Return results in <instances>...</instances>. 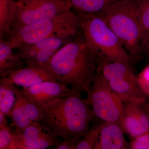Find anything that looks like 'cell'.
Here are the masks:
<instances>
[{
    "label": "cell",
    "instance_id": "obj_1",
    "mask_svg": "<svg viewBox=\"0 0 149 149\" xmlns=\"http://www.w3.org/2000/svg\"><path fill=\"white\" fill-rule=\"evenodd\" d=\"M74 90L69 95L59 98L43 109L40 124L52 135L77 144L89 130L94 114L88 99Z\"/></svg>",
    "mask_w": 149,
    "mask_h": 149
},
{
    "label": "cell",
    "instance_id": "obj_2",
    "mask_svg": "<svg viewBox=\"0 0 149 149\" xmlns=\"http://www.w3.org/2000/svg\"><path fill=\"white\" fill-rule=\"evenodd\" d=\"M44 65L58 82L88 94L97 73V61L82 34L63 46Z\"/></svg>",
    "mask_w": 149,
    "mask_h": 149
},
{
    "label": "cell",
    "instance_id": "obj_3",
    "mask_svg": "<svg viewBox=\"0 0 149 149\" xmlns=\"http://www.w3.org/2000/svg\"><path fill=\"white\" fill-rule=\"evenodd\" d=\"M105 22L120 40L131 61L142 58V29L136 0H120L95 13Z\"/></svg>",
    "mask_w": 149,
    "mask_h": 149
},
{
    "label": "cell",
    "instance_id": "obj_4",
    "mask_svg": "<svg viewBox=\"0 0 149 149\" xmlns=\"http://www.w3.org/2000/svg\"><path fill=\"white\" fill-rule=\"evenodd\" d=\"M78 13L82 35L97 64L116 61L131 64L122 43L102 19L95 14Z\"/></svg>",
    "mask_w": 149,
    "mask_h": 149
},
{
    "label": "cell",
    "instance_id": "obj_5",
    "mask_svg": "<svg viewBox=\"0 0 149 149\" xmlns=\"http://www.w3.org/2000/svg\"><path fill=\"white\" fill-rule=\"evenodd\" d=\"M79 14L71 10L32 24L12 29L7 40L13 49L49 38H68L79 34Z\"/></svg>",
    "mask_w": 149,
    "mask_h": 149
},
{
    "label": "cell",
    "instance_id": "obj_6",
    "mask_svg": "<svg viewBox=\"0 0 149 149\" xmlns=\"http://www.w3.org/2000/svg\"><path fill=\"white\" fill-rule=\"evenodd\" d=\"M101 73L113 91L123 102L142 105L148 100L139 85L131 64L120 61L97 65Z\"/></svg>",
    "mask_w": 149,
    "mask_h": 149
},
{
    "label": "cell",
    "instance_id": "obj_7",
    "mask_svg": "<svg viewBox=\"0 0 149 149\" xmlns=\"http://www.w3.org/2000/svg\"><path fill=\"white\" fill-rule=\"evenodd\" d=\"M87 99L94 117L102 122L119 123L124 110V103L113 91L101 73L97 70Z\"/></svg>",
    "mask_w": 149,
    "mask_h": 149
},
{
    "label": "cell",
    "instance_id": "obj_8",
    "mask_svg": "<svg viewBox=\"0 0 149 149\" xmlns=\"http://www.w3.org/2000/svg\"><path fill=\"white\" fill-rule=\"evenodd\" d=\"M11 29L52 18L72 10L67 0H19Z\"/></svg>",
    "mask_w": 149,
    "mask_h": 149
},
{
    "label": "cell",
    "instance_id": "obj_9",
    "mask_svg": "<svg viewBox=\"0 0 149 149\" xmlns=\"http://www.w3.org/2000/svg\"><path fill=\"white\" fill-rule=\"evenodd\" d=\"M16 101L12 111V125L22 130L29 125L40 123L44 117L42 107L30 101L22 93L21 89L14 86Z\"/></svg>",
    "mask_w": 149,
    "mask_h": 149
},
{
    "label": "cell",
    "instance_id": "obj_10",
    "mask_svg": "<svg viewBox=\"0 0 149 149\" xmlns=\"http://www.w3.org/2000/svg\"><path fill=\"white\" fill-rule=\"evenodd\" d=\"M21 91L30 101L44 109L54 100L69 95L74 89L60 82L47 81L22 88Z\"/></svg>",
    "mask_w": 149,
    "mask_h": 149
},
{
    "label": "cell",
    "instance_id": "obj_11",
    "mask_svg": "<svg viewBox=\"0 0 149 149\" xmlns=\"http://www.w3.org/2000/svg\"><path fill=\"white\" fill-rule=\"evenodd\" d=\"M141 105L135 103H124L119 124L131 139L149 131V119Z\"/></svg>",
    "mask_w": 149,
    "mask_h": 149
},
{
    "label": "cell",
    "instance_id": "obj_12",
    "mask_svg": "<svg viewBox=\"0 0 149 149\" xmlns=\"http://www.w3.org/2000/svg\"><path fill=\"white\" fill-rule=\"evenodd\" d=\"M16 86L27 88L47 81L58 82L44 65L30 64L14 70L8 77Z\"/></svg>",
    "mask_w": 149,
    "mask_h": 149
},
{
    "label": "cell",
    "instance_id": "obj_13",
    "mask_svg": "<svg viewBox=\"0 0 149 149\" xmlns=\"http://www.w3.org/2000/svg\"><path fill=\"white\" fill-rule=\"evenodd\" d=\"M124 133L119 123L106 122L94 149L130 148V143L125 139Z\"/></svg>",
    "mask_w": 149,
    "mask_h": 149
},
{
    "label": "cell",
    "instance_id": "obj_14",
    "mask_svg": "<svg viewBox=\"0 0 149 149\" xmlns=\"http://www.w3.org/2000/svg\"><path fill=\"white\" fill-rule=\"evenodd\" d=\"M67 38H49L40 42L25 45L18 48L17 54L26 65L38 52L43 50H58L68 42Z\"/></svg>",
    "mask_w": 149,
    "mask_h": 149
},
{
    "label": "cell",
    "instance_id": "obj_15",
    "mask_svg": "<svg viewBox=\"0 0 149 149\" xmlns=\"http://www.w3.org/2000/svg\"><path fill=\"white\" fill-rule=\"evenodd\" d=\"M6 40L0 38V76L7 77L14 70L25 66L24 62Z\"/></svg>",
    "mask_w": 149,
    "mask_h": 149
},
{
    "label": "cell",
    "instance_id": "obj_16",
    "mask_svg": "<svg viewBox=\"0 0 149 149\" xmlns=\"http://www.w3.org/2000/svg\"><path fill=\"white\" fill-rule=\"evenodd\" d=\"M16 1L0 0V38L8 36L16 15Z\"/></svg>",
    "mask_w": 149,
    "mask_h": 149
},
{
    "label": "cell",
    "instance_id": "obj_17",
    "mask_svg": "<svg viewBox=\"0 0 149 149\" xmlns=\"http://www.w3.org/2000/svg\"><path fill=\"white\" fill-rule=\"evenodd\" d=\"M15 85L7 77L0 79V112L10 118L15 101Z\"/></svg>",
    "mask_w": 149,
    "mask_h": 149
},
{
    "label": "cell",
    "instance_id": "obj_18",
    "mask_svg": "<svg viewBox=\"0 0 149 149\" xmlns=\"http://www.w3.org/2000/svg\"><path fill=\"white\" fill-rule=\"evenodd\" d=\"M59 138L49 133L47 136L36 140H21L14 137L13 149H45L55 147L60 142Z\"/></svg>",
    "mask_w": 149,
    "mask_h": 149
},
{
    "label": "cell",
    "instance_id": "obj_19",
    "mask_svg": "<svg viewBox=\"0 0 149 149\" xmlns=\"http://www.w3.org/2000/svg\"><path fill=\"white\" fill-rule=\"evenodd\" d=\"M72 10L79 13L95 14L120 0H67Z\"/></svg>",
    "mask_w": 149,
    "mask_h": 149
},
{
    "label": "cell",
    "instance_id": "obj_20",
    "mask_svg": "<svg viewBox=\"0 0 149 149\" xmlns=\"http://www.w3.org/2000/svg\"><path fill=\"white\" fill-rule=\"evenodd\" d=\"M106 122L93 124L76 145V149H93L95 148L102 128Z\"/></svg>",
    "mask_w": 149,
    "mask_h": 149
},
{
    "label": "cell",
    "instance_id": "obj_21",
    "mask_svg": "<svg viewBox=\"0 0 149 149\" xmlns=\"http://www.w3.org/2000/svg\"><path fill=\"white\" fill-rule=\"evenodd\" d=\"M48 134L49 133L44 130L40 123L29 125L21 132H16L15 130V138L27 141L40 139Z\"/></svg>",
    "mask_w": 149,
    "mask_h": 149
},
{
    "label": "cell",
    "instance_id": "obj_22",
    "mask_svg": "<svg viewBox=\"0 0 149 149\" xmlns=\"http://www.w3.org/2000/svg\"><path fill=\"white\" fill-rule=\"evenodd\" d=\"M140 12L142 46L149 37V0H136Z\"/></svg>",
    "mask_w": 149,
    "mask_h": 149
},
{
    "label": "cell",
    "instance_id": "obj_23",
    "mask_svg": "<svg viewBox=\"0 0 149 149\" xmlns=\"http://www.w3.org/2000/svg\"><path fill=\"white\" fill-rule=\"evenodd\" d=\"M15 130L8 125L0 128V149H13Z\"/></svg>",
    "mask_w": 149,
    "mask_h": 149
},
{
    "label": "cell",
    "instance_id": "obj_24",
    "mask_svg": "<svg viewBox=\"0 0 149 149\" xmlns=\"http://www.w3.org/2000/svg\"><path fill=\"white\" fill-rule=\"evenodd\" d=\"M130 149H149V131L132 139Z\"/></svg>",
    "mask_w": 149,
    "mask_h": 149
},
{
    "label": "cell",
    "instance_id": "obj_25",
    "mask_svg": "<svg viewBox=\"0 0 149 149\" xmlns=\"http://www.w3.org/2000/svg\"><path fill=\"white\" fill-rule=\"evenodd\" d=\"M139 85L145 95L149 99V65L138 75Z\"/></svg>",
    "mask_w": 149,
    "mask_h": 149
},
{
    "label": "cell",
    "instance_id": "obj_26",
    "mask_svg": "<svg viewBox=\"0 0 149 149\" xmlns=\"http://www.w3.org/2000/svg\"><path fill=\"white\" fill-rule=\"evenodd\" d=\"M77 144L69 140H65L60 142L55 147V149H76Z\"/></svg>",
    "mask_w": 149,
    "mask_h": 149
},
{
    "label": "cell",
    "instance_id": "obj_27",
    "mask_svg": "<svg viewBox=\"0 0 149 149\" xmlns=\"http://www.w3.org/2000/svg\"><path fill=\"white\" fill-rule=\"evenodd\" d=\"M142 53L149 57V37L142 46Z\"/></svg>",
    "mask_w": 149,
    "mask_h": 149
},
{
    "label": "cell",
    "instance_id": "obj_28",
    "mask_svg": "<svg viewBox=\"0 0 149 149\" xmlns=\"http://www.w3.org/2000/svg\"><path fill=\"white\" fill-rule=\"evenodd\" d=\"M8 125V123L6 118V116L0 112V128H2Z\"/></svg>",
    "mask_w": 149,
    "mask_h": 149
},
{
    "label": "cell",
    "instance_id": "obj_29",
    "mask_svg": "<svg viewBox=\"0 0 149 149\" xmlns=\"http://www.w3.org/2000/svg\"><path fill=\"white\" fill-rule=\"evenodd\" d=\"M141 106L146 113L149 119V99L146 102L141 105Z\"/></svg>",
    "mask_w": 149,
    "mask_h": 149
}]
</instances>
